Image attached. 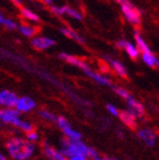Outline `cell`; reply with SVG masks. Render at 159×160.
Here are the masks:
<instances>
[{
    "instance_id": "28",
    "label": "cell",
    "mask_w": 159,
    "mask_h": 160,
    "mask_svg": "<svg viewBox=\"0 0 159 160\" xmlns=\"http://www.w3.org/2000/svg\"><path fill=\"white\" fill-rule=\"evenodd\" d=\"M6 18H7V17H5V16H3V14L0 12V25H3V26L5 22H6Z\"/></svg>"
},
{
    "instance_id": "27",
    "label": "cell",
    "mask_w": 159,
    "mask_h": 160,
    "mask_svg": "<svg viewBox=\"0 0 159 160\" xmlns=\"http://www.w3.org/2000/svg\"><path fill=\"white\" fill-rule=\"evenodd\" d=\"M93 160H119V159H116V158H109V157H99V156H97L95 158H93Z\"/></svg>"
},
{
    "instance_id": "9",
    "label": "cell",
    "mask_w": 159,
    "mask_h": 160,
    "mask_svg": "<svg viewBox=\"0 0 159 160\" xmlns=\"http://www.w3.org/2000/svg\"><path fill=\"white\" fill-rule=\"evenodd\" d=\"M56 41L49 37H41V35H37L33 37L31 40V46L33 47L34 49L37 50H47L49 48L55 47Z\"/></svg>"
},
{
    "instance_id": "21",
    "label": "cell",
    "mask_w": 159,
    "mask_h": 160,
    "mask_svg": "<svg viewBox=\"0 0 159 160\" xmlns=\"http://www.w3.org/2000/svg\"><path fill=\"white\" fill-rule=\"evenodd\" d=\"M21 15H22V17L25 18L26 21L34 22V23H37V22L40 21L39 16L34 12H32L30 8H26V7H22L21 8Z\"/></svg>"
},
{
    "instance_id": "26",
    "label": "cell",
    "mask_w": 159,
    "mask_h": 160,
    "mask_svg": "<svg viewBox=\"0 0 159 160\" xmlns=\"http://www.w3.org/2000/svg\"><path fill=\"white\" fill-rule=\"evenodd\" d=\"M67 160H90V159L84 157V156H73V157H68Z\"/></svg>"
},
{
    "instance_id": "13",
    "label": "cell",
    "mask_w": 159,
    "mask_h": 160,
    "mask_svg": "<svg viewBox=\"0 0 159 160\" xmlns=\"http://www.w3.org/2000/svg\"><path fill=\"white\" fill-rule=\"evenodd\" d=\"M43 153L49 160H67V158L65 157L63 152L60 150H57L56 148L51 147L49 143L44 142L42 145Z\"/></svg>"
},
{
    "instance_id": "23",
    "label": "cell",
    "mask_w": 159,
    "mask_h": 160,
    "mask_svg": "<svg viewBox=\"0 0 159 160\" xmlns=\"http://www.w3.org/2000/svg\"><path fill=\"white\" fill-rule=\"evenodd\" d=\"M114 90V92L116 93L117 96L121 97L122 99H124V100H129L130 98H131V93L127 91L126 89H124V88H122V86H111Z\"/></svg>"
},
{
    "instance_id": "6",
    "label": "cell",
    "mask_w": 159,
    "mask_h": 160,
    "mask_svg": "<svg viewBox=\"0 0 159 160\" xmlns=\"http://www.w3.org/2000/svg\"><path fill=\"white\" fill-rule=\"evenodd\" d=\"M56 124H57V126L59 127L61 132L64 133L66 139L70 140V141H81L82 140V134L79 131L74 129L72 127V125H70V123L65 117H63V116L57 117Z\"/></svg>"
},
{
    "instance_id": "29",
    "label": "cell",
    "mask_w": 159,
    "mask_h": 160,
    "mask_svg": "<svg viewBox=\"0 0 159 160\" xmlns=\"http://www.w3.org/2000/svg\"><path fill=\"white\" fill-rule=\"evenodd\" d=\"M13 2L15 3V6H17V7H19V8H21V6H22V0H13Z\"/></svg>"
},
{
    "instance_id": "22",
    "label": "cell",
    "mask_w": 159,
    "mask_h": 160,
    "mask_svg": "<svg viewBox=\"0 0 159 160\" xmlns=\"http://www.w3.org/2000/svg\"><path fill=\"white\" fill-rule=\"evenodd\" d=\"M39 116L42 118L43 120L49 122V123H56V120H57V116H56L55 114H52L51 111L46 110V109L39 110Z\"/></svg>"
},
{
    "instance_id": "11",
    "label": "cell",
    "mask_w": 159,
    "mask_h": 160,
    "mask_svg": "<svg viewBox=\"0 0 159 160\" xmlns=\"http://www.w3.org/2000/svg\"><path fill=\"white\" fill-rule=\"evenodd\" d=\"M18 96L10 90H1L0 91V107L14 108L16 105Z\"/></svg>"
},
{
    "instance_id": "12",
    "label": "cell",
    "mask_w": 159,
    "mask_h": 160,
    "mask_svg": "<svg viewBox=\"0 0 159 160\" xmlns=\"http://www.w3.org/2000/svg\"><path fill=\"white\" fill-rule=\"evenodd\" d=\"M126 101H127V107H129L127 110H129L136 119L143 117L146 110H144L143 105H142L140 101H138V100L134 99L133 97H131V98H130L129 100H126Z\"/></svg>"
},
{
    "instance_id": "24",
    "label": "cell",
    "mask_w": 159,
    "mask_h": 160,
    "mask_svg": "<svg viewBox=\"0 0 159 160\" xmlns=\"http://www.w3.org/2000/svg\"><path fill=\"white\" fill-rule=\"evenodd\" d=\"M107 111L109 112L111 116H114V117H118L119 115V109L116 107L115 105H113V103H108L107 105Z\"/></svg>"
},
{
    "instance_id": "3",
    "label": "cell",
    "mask_w": 159,
    "mask_h": 160,
    "mask_svg": "<svg viewBox=\"0 0 159 160\" xmlns=\"http://www.w3.org/2000/svg\"><path fill=\"white\" fill-rule=\"evenodd\" d=\"M60 151L65 157H73V156H84V157L93 159L98 156V152L95 148L85 144L81 141H70L65 138L60 143Z\"/></svg>"
},
{
    "instance_id": "8",
    "label": "cell",
    "mask_w": 159,
    "mask_h": 160,
    "mask_svg": "<svg viewBox=\"0 0 159 160\" xmlns=\"http://www.w3.org/2000/svg\"><path fill=\"white\" fill-rule=\"evenodd\" d=\"M35 107H37V102L34 101L31 97H18L14 108L18 111L19 114L21 112L25 114V112H30V111L34 110Z\"/></svg>"
},
{
    "instance_id": "4",
    "label": "cell",
    "mask_w": 159,
    "mask_h": 160,
    "mask_svg": "<svg viewBox=\"0 0 159 160\" xmlns=\"http://www.w3.org/2000/svg\"><path fill=\"white\" fill-rule=\"evenodd\" d=\"M0 122L7 125H13L23 132L28 133L33 131V125L26 120L22 119L19 112L15 108H1L0 109Z\"/></svg>"
},
{
    "instance_id": "17",
    "label": "cell",
    "mask_w": 159,
    "mask_h": 160,
    "mask_svg": "<svg viewBox=\"0 0 159 160\" xmlns=\"http://www.w3.org/2000/svg\"><path fill=\"white\" fill-rule=\"evenodd\" d=\"M60 32L63 35H65V37L70 39V40L75 41V42L80 43V44H84L85 43V40L82 38V35H80L76 31H74L73 28H67V26H61Z\"/></svg>"
},
{
    "instance_id": "1",
    "label": "cell",
    "mask_w": 159,
    "mask_h": 160,
    "mask_svg": "<svg viewBox=\"0 0 159 160\" xmlns=\"http://www.w3.org/2000/svg\"><path fill=\"white\" fill-rule=\"evenodd\" d=\"M0 58L6 59V60H8V62H12L13 64L17 65V66L23 68V69L28 71V73L31 72V73L38 75V76L43 78L44 81H47V82L51 83L52 85H55V86H57V88H59V89H61V91H64V92L66 93V94H67V96L69 97L77 106H80V107L86 108V107H90V106H91V102L90 101H88V100H85V99L80 98L76 93L74 92V91H72L67 85H64L63 83H60L59 80L55 78V77L52 76V75H50L48 72H44V71H41V69H38V68H34L33 66L30 65V62H26L23 57H19V56L10 52V51H8V50L3 49V48H0Z\"/></svg>"
},
{
    "instance_id": "5",
    "label": "cell",
    "mask_w": 159,
    "mask_h": 160,
    "mask_svg": "<svg viewBox=\"0 0 159 160\" xmlns=\"http://www.w3.org/2000/svg\"><path fill=\"white\" fill-rule=\"evenodd\" d=\"M118 5L121 6V9H122L124 17H125L126 21L129 22L130 24L134 25V26L140 25L141 12L131 2V1H129V0H122Z\"/></svg>"
},
{
    "instance_id": "16",
    "label": "cell",
    "mask_w": 159,
    "mask_h": 160,
    "mask_svg": "<svg viewBox=\"0 0 159 160\" xmlns=\"http://www.w3.org/2000/svg\"><path fill=\"white\" fill-rule=\"evenodd\" d=\"M134 39H135V46H136V48H138L140 55L151 52V51H152V50L150 49V47L148 46V43L146 42L144 39L142 38L140 31H138V30H135L134 31Z\"/></svg>"
},
{
    "instance_id": "2",
    "label": "cell",
    "mask_w": 159,
    "mask_h": 160,
    "mask_svg": "<svg viewBox=\"0 0 159 160\" xmlns=\"http://www.w3.org/2000/svg\"><path fill=\"white\" fill-rule=\"evenodd\" d=\"M6 149L14 160H28L35 152V144L23 138L14 136L7 141Z\"/></svg>"
},
{
    "instance_id": "10",
    "label": "cell",
    "mask_w": 159,
    "mask_h": 160,
    "mask_svg": "<svg viewBox=\"0 0 159 160\" xmlns=\"http://www.w3.org/2000/svg\"><path fill=\"white\" fill-rule=\"evenodd\" d=\"M138 138L148 147H153L157 141V133L155 129L144 127L138 131Z\"/></svg>"
},
{
    "instance_id": "30",
    "label": "cell",
    "mask_w": 159,
    "mask_h": 160,
    "mask_svg": "<svg viewBox=\"0 0 159 160\" xmlns=\"http://www.w3.org/2000/svg\"><path fill=\"white\" fill-rule=\"evenodd\" d=\"M54 1L55 0H43V2L46 3V5H48V6H51L52 3H54Z\"/></svg>"
},
{
    "instance_id": "7",
    "label": "cell",
    "mask_w": 159,
    "mask_h": 160,
    "mask_svg": "<svg viewBox=\"0 0 159 160\" xmlns=\"http://www.w3.org/2000/svg\"><path fill=\"white\" fill-rule=\"evenodd\" d=\"M51 12L56 15H59V16H68L70 18L73 19H76V21H81L83 18L82 14L79 12L77 9L75 8H72L69 6H51Z\"/></svg>"
},
{
    "instance_id": "25",
    "label": "cell",
    "mask_w": 159,
    "mask_h": 160,
    "mask_svg": "<svg viewBox=\"0 0 159 160\" xmlns=\"http://www.w3.org/2000/svg\"><path fill=\"white\" fill-rule=\"evenodd\" d=\"M26 140L28 142H31V143H35L39 140V135H38V133L33 129V131L26 133Z\"/></svg>"
},
{
    "instance_id": "15",
    "label": "cell",
    "mask_w": 159,
    "mask_h": 160,
    "mask_svg": "<svg viewBox=\"0 0 159 160\" xmlns=\"http://www.w3.org/2000/svg\"><path fill=\"white\" fill-rule=\"evenodd\" d=\"M105 59L107 60V62L109 64V66L111 67V69H113V71L115 72L118 76L127 77V69H126V67L124 66L123 62H121L119 60H117V59L110 58V57H108V56H106Z\"/></svg>"
},
{
    "instance_id": "32",
    "label": "cell",
    "mask_w": 159,
    "mask_h": 160,
    "mask_svg": "<svg viewBox=\"0 0 159 160\" xmlns=\"http://www.w3.org/2000/svg\"><path fill=\"white\" fill-rule=\"evenodd\" d=\"M114 1H116L117 3H119V2H121V1H122V0H114Z\"/></svg>"
},
{
    "instance_id": "18",
    "label": "cell",
    "mask_w": 159,
    "mask_h": 160,
    "mask_svg": "<svg viewBox=\"0 0 159 160\" xmlns=\"http://www.w3.org/2000/svg\"><path fill=\"white\" fill-rule=\"evenodd\" d=\"M118 118H121V120H122L123 123L125 124L126 126L131 127V128H135L136 125H138L136 118H135L127 109H126V110H119Z\"/></svg>"
},
{
    "instance_id": "19",
    "label": "cell",
    "mask_w": 159,
    "mask_h": 160,
    "mask_svg": "<svg viewBox=\"0 0 159 160\" xmlns=\"http://www.w3.org/2000/svg\"><path fill=\"white\" fill-rule=\"evenodd\" d=\"M141 58H142L144 64L147 65V66H149V67H152V68L158 67V65H159L158 57L153 53V51L148 52V53H142V55H141Z\"/></svg>"
},
{
    "instance_id": "31",
    "label": "cell",
    "mask_w": 159,
    "mask_h": 160,
    "mask_svg": "<svg viewBox=\"0 0 159 160\" xmlns=\"http://www.w3.org/2000/svg\"><path fill=\"white\" fill-rule=\"evenodd\" d=\"M0 160H8V159H7V157L5 156V154L0 152Z\"/></svg>"
},
{
    "instance_id": "20",
    "label": "cell",
    "mask_w": 159,
    "mask_h": 160,
    "mask_svg": "<svg viewBox=\"0 0 159 160\" xmlns=\"http://www.w3.org/2000/svg\"><path fill=\"white\" fill-rule=\"evenodd\" d=\"M17 28H18L19 32L26 38H33V37H35L38 33V28L31 24H21V25H18Z\"/></svg>"
},
{
    "instance_id": "14",
    "label": "cell",
    "mask_w": 159,
    "mask_h": 160,
    "mask_svg": "<svg viewBox=\"0 0 159 160\" xmlns=\"http://www.w3.org/2000/svg\"><path fill=\"white\" fill-rule=\"evenodd\" d=\"M117 47H118L119 49H123L125 50V52L129 55V57L131 59H138L139 58V52L138 48L135 46L134 43L130 42V41H126V40H121L117 42Z\"/></svg>"
}]
</instances>
